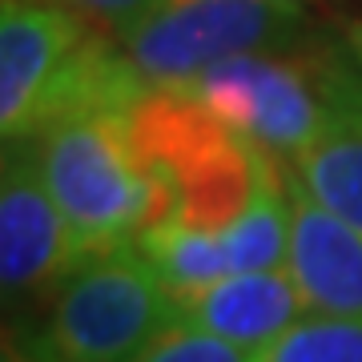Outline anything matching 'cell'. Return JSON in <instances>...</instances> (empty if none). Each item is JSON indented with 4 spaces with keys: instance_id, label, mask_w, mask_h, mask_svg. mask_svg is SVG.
Segmentation results:
<instances>
[{
    "instance_id": "1",
    "label": "cell",
    "mask_w": 362,
    "mask_h": 362,
    "mask_svg": "<svg viewBox=\"0 0 362 362\" xmlns=\"http://www.w3.org/2000/svg\"><path fill=\"white\" fill-rule=\"evenodd\" d=\"M137 157L161 197L157 226L221 233L246 214L266 169V149L181 89H153L129 113Z\"/></svg>"
},
{
    "instance_id": "2",
    "label": "cell",
    "mask_w": 362,
    "mask_h": 362,
    "mask_svg": "<svg viewBox=\"0 0 362 362\" xmlns=\"http://www.w3.org/2000/svg\"><path fill=\"white\" fill-rule=\"evenodd\" d=\"M129 113L77 117L33 137L45 185L89 254L137 246L161 221V197L137 157Z\"/></svg>"
},
{
    "instance_id": "3",
    "label": "cell",
    "mask_w": 362,
    "mask_h": 362,
    "mask_svg": "<svg viewBox=\"0 0 362 362\" xmlns=\"http://www.w3.org/2000/svg\"><path fill=\"white\" fill-rule=\"evenodd\" d=\"M169 322H177V298L165 278L141 246H117L93 254L21 338L40 362H133Z\"/></svg>"
},
{
    "instance_id": "4",
    "label": "cell",
    "mask_w": 362,
    "mask_h": 362,
    "mask_svg": "<svg viewBox=\"0 0 362 362\" xmlns=\"http://www.w3.org/2000/svg\"><path fill=\"white\" fill-rule=\"evenodd\" d=\"M306 40L302 0H185L121 37V49L153 89H185L218 61L302 49Z\"/></svg>"
},
{
    "instance_id": "5",
    "label": "cell",
    "mask_w": 362,
    "mask_h": 362,
    "mask_svg": "<svg viewBox=\"0 0 362 362\" xmlns=\"http://www.w3.org/2000/svg\"><path fill=\"white\" fill-rule=\"evenodd\" d=\"M181 93H189L242 133L258 149L294 161L322 133L326 101L318 57H282V52H246L209 65Z\"/></svg>"
},
{
    "instance_id": "6",
    "label": "cell",
    "mask_w": 362,
    "mask_h": 362,
    "mask_svg": "<svg viewBox=\"0 0 362 362\" xmlns=\"http://www.w3.org/2000/svg\"><path fill=\"white\" fill-rule=\"evenodd\" d=\"M93 254L45 185L33 141L4 145L0 173V286L4 302H49Z\"/></svg>"
},
{
    "instance_id": "7",
    "label": "cell",
    "mask_w": 362,
    "mask_h": 362,
    "mask_svg": "<svg viewBox=\"0 0 362 362\" xmlns=\"http://www.w3.org/2000/svg\"><path fill=\"white\" fill-rule=\"evenodd\" d=\"M97 33L93 21L57 0H4L0 16V133L21 145L33 133L40 97L69 57Z\"/></svg>"
},
{
    "instance_id": "8",
    "label": "cell",
    "mask_w": 362,
    "mask_h": 362,
    "mask_svg": "<svg viewBox=\"0 0 362 362\" xmlns=\"http://www.w3.org/2000/svg\"><path fill=\"white\" fill-rule=\"evenodd\" d=\"M318 77L326 101L322 133L286 165L318 206H326L362 238V73L342 40L338 49L318 52Z\"/></svg>"
},
{
    "instance_id": "9",
    "label": "cell",
    "mask_w": 362,
    "mask_h": 362,
    "mask_svg": "<svg viewBox=\"0 0 362 362\" xmlns=\"http://www.w3.org/2000/svg\"><path fill=\"white\" fill-rule=\"evenodd\" d=\"M290 197V254L286 270L310 314L358 318L362 322V238L318 206L298 173L282 161Z\"/></svg>"
},
{
    "instance_id": "10",
    "label": "cell",
    "mask_w": 362,
    "mask_h": 362,
    "mask_svg": "<svg viewBox=\"0 0 362 362\" xmlns=\"http://www.w3.org/2000/svg\"><path fill=\"white\" fill-rule=\"evenodd\" d=\"M302 314L310 310L298 294L290 270L226 274L218 282L177 294V318L226 338L230 346H242L250 354H258L274 338H282Z\"/></svg>"
},
{
    "instance_id": "11",
    "label": "cell",
    "mask_w": 362,
    "mask_h": 362,
    "mask_svg": "<svg viewBox=\"0 0 362 362\" xmlns=\"http://www.w3.org/2000/svg\"><path fill=\"white\" fill-rule=\"evenodd\" d=\"M254 362H362V322L302 314L282 338L262 346Z\"/></svg>"
},
{
    "instance_id": "12",
    "label": "cell",
    "mask_w": 362,
    "mask_h": 362,
    "mask_svg": "<svg viewBox=\"0 0 362 362\" xmlns=\"http://www.w3.org/2000/svg\"><path fill=\"white\" fill-rule=\"evenodd\" d=\"M133 362H254V354L242 346H230L226 338L209 334V330H197L185 318H177Z\"/></svg>"
},
{
    "instance_id": "13",
    "label": "cell",
    "mask_w": 362,
    "mask_h": 362,
    "mask_svg": "<svg viewBox=\"0 0 362 362\" xmlns=\"http://www.w3.org/2000/svg\"><path fill=\"white\" fill-rule=\"evenodd\" d=\"M57 4H69L73 13H81L85 21H93L109 37L121 40L129 37L137 25L153 21L157 13H165L173 4H185V0H57Z\"/></svg>"
},
{
    "instance_id": "14",
    "label": "cell",
    "mask_w": 362,
    "mask_h": 362,
    "mask_svg": "<svg viewBox=\"0 0 362 362\" xmlns=\"http://www.w3.org/2000/svg\"><path fill=\"white\" fill-rule=\"evenodd\" d=\"M0 362H40V358L33 354V346H28L25 338L8 326V330H4V350H0Z\"/></svg>"
},
{
    "instance_id": "15",
    "label": "cell",
    "mask_w": 362,
    "mask_h": 362,
    "mask_svg": "<svg viewBox=\"0 0 362 362\" xmlns=\"http://www.w3.org/2000/svg\"><path fill=\"white\" fill-rule=\"evenodd\" d=\"M342 49L350 52V61H354L358 73H362V21H346V25H342Z\"/></svg>"
}]
</instances>
